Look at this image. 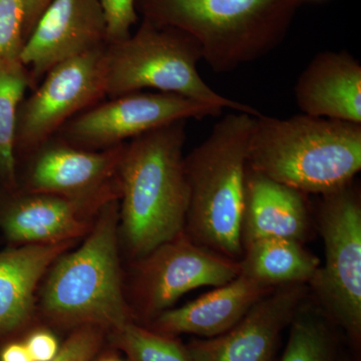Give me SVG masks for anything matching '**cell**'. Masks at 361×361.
<instances>
[{"mask_svg": "<svg viewBox=\"0 0 361 361\" xmlns=\"http://www.w3.org/2000/svg\"><path fill=\"white\" fill-rule=\"evenodd\" d=\"M111 332L114 343L122 349L129 361H193L187 348L172 337L133 322Z\"/></svg>", "mask_w": 361, "mask_h": 361, "instance_id": "44dd1931", "label": "cell"}, {"mask_svg": "<svg viewBox=\"0 0 361 361\" xmlns=\"http://www.w3.org/2000/svg\"><path fill=\"white\" fill-rule=\"evenodd\" d=\"M302 1L304 2V4H305V2L307 1H319V0H302Z\"/></svg>", "mask_w": 361, "mask_h": 361, "instance_id": "f546056e", "label": "cell"}, {"mask_svg": "<svg viewBox=\"0 0 361 361\" xmlns=\"http://www.w3.org/2000/svg\"><path fill=\"white\" fill-rule=\"evenodd\" d=\"M241 274L266 286L304 284L315 276L320 261L301 242L263 239L244 247Z\"/></svg>", "mask_w": 361, "mask_h": 361, "instance_id": "d6986e66", "label": "cell"}, {"mask_svg": "<svg viewBox=\"0 0 361 361\" xmlns=\"http://www.w3.org/2000/svg\"><path fill=\"white\" fill-rule=\"evenodd\" d=\"M126 144L94 151L51 137L27 156L30 161L18 190L63 196L94 193L118 178Z\"/></svg>", "mask_w": 361, "mask_h": 361, "instance_id": "5bb4252c", "label": "cell"}, {"mask_svg": "<svg viewBox=\"0 0 361 361\" xmlns=\"http://www.w3.org/2000/svg\"><path fill=\"white\" fill-rule=\"evenodd\" d=\"M52 0H25L26 14L25 25V39L32 32L40 16Z\"/></svg>", "mask_w": 361, "mask_h": 361, "instance_id": "4316f807", "label": "cell"}, {"mask_svg": "<svg viewBox=\"0 0 361 361\" xmlns=\"http://www.w3.org/2000/svg\"><path fill=\"white\" fill-rule=\"evenodd\" d=\"M108 44L101 0H52L20 54L35 89L54 66Z\"/></svg>", "mask_w": 361, "mask_h": 361, "instance_id": "7c38bea8", "label": "cell"}, {"mask_svg": "<svg viewBox=\"0 0 361 361\" xmlns=\"http://www.w3.org/2000/svg\"><path fill=\"white\" fill-rule=\"evenodd\" d=\"M8 195L0 207V230L20 245L75 241L90 233L108 202L120 199V180L82 196L27 193Z\"/></svg>", "mask_w": 361, "mask_h": 361, "instance_id": "8fae6325", "label": "cell"}, {"mask_svg": "<svg viewBox=\"0 0 361 361\" xmlns=\"http://www.w3.org/2000/svg\"><path fill=\"white\" fill-rule=\"evenodd\" d=\"M0 361H33L25 342L7 343L0 351Z\"/></svg>", "mask_w": 361, "mask_h": 361, "instance_id": "83f0119b", "label": "cell"}, {"mask_svg": "<svg viewBox=\"0 0 361 361\" xmlns=\"http://www.w3.org/2000/svg\"><path fill=\"white\" fill-rule=\"evenodd\" d=\"M23 342L33 361H52L61 349L56 337L45 329L35 330Z\"/></svg>", "mask_w": 361, "mask_h": 361, "instance_id": "484cf974", "label": "cell"}, {"mask_svg": "<svg viewBox=\"0 0 361 361\" xmlns=\"http://www.w3.org/2000/svg\"><path fill=\"white\" fill-rule=\"evenodd\" d=\"M304 115L361 123V66L345 51L316 54L294 87Z\"/></svg>", "mask_w": 361, "mask_h": 361, "instance_id": "9a60e30c", "label": "cell"}, {"mask_svg": "<svg viewBox=\"0 0 361 361\" xmlns=\"http://www.w3.org/2000/svg\"><path fill=\"white\" fill-rule=\"evenodd\" d=\"M140 260L137 296L145 314L151 316L170 310L187 292L222 286L241 272L236 260L195 243L184 232Z\"/></svg>", "mask_w": 361, "mask_h": 361, "instance_id": "30bf717a", "label": "cell"}, {"mask_svg": "<svg viewBox=\"0 0 361 361\" xmlns=\"http://www.w3.org/2000/svg\"><path fill=\"white\" fill-rule=\"evenodd\" d=\"M305 194L253 172L248 168L242 219V245L258 240L301 242L307 235Z\"/></svg>", "mask_w": 361, "mask_h": 361, "instance_id": "e0dca14e", "label": "cell"}, {"mask_svg": "<svg viewBox=\"0 0 361 361\" xmlns=\"http://www.w3.org/2000/svg\"><path fill=\"white\" fill-rule=\"evenodd\" d=\"M30 80L20 59H0V186L6 193L18 190L16 123Z\"/></svg>", "mask_w": 361, "mask_h": 361, "instance_id": "ffe728a7", "label": "cell"}, {"mask_svg": "<svg viewBox=\"0 0 361 361\" xmlns=\"http://www.w3.org/2000/svg\"><path fill=\"white\" fill-rule=\"evenodd\" d=\"M270 291L271 287L240 273L200 298L155 316L153 330L169 336L185 334L212 338L234 327Z\"/></svg>", "mask_w": 361, "mask_h": 361, "instance_id": "2e32d148", "label": "cell"}, {"mask_svg": "<svg viewBox=\"0 0 361 361\" xmlns=\"http://www.w3.org/2000/svg\"><path fill=\"white\" fill-rule=\"evenodd\" d=\"M248 168L303 194L348 186L361 170V123L297 115L255 116Z\"/></svg>", "mask_w": 361, "mask_h": 361, "instance_id": "7a4b0ae2", "label": "cell"}, {"mask_svg": "<svg viewBox=\"0 0 361 361\" xmlns=\"http://www.w3.org/2000/svg\"><path fill=\"white\" fill-rule=\"evenodd\" d=\"M304 294V284L268 292L225 334L190 343L192 360L272 361L280 334L293 319Z\"/></svg>", "mask_w": 361, "mask_h": 361, "instance_id": "4fadbf2b", "label": "cell"}, {"mask_svg": "<svg viewBox=\"0 0 361 361\" xmlns=\"http://www.w3.org/2000/svg\"><path fill=\"white\" fill-rule=\"evenodd\" d=\"M25 14V0H0V59H20Z\"/></svg>", "mask_w": 361, "mask_h": 361, "instance_id": "603a6c76", "label": "cell"}, {"mask_svg": "<svg viewBox=\"0 0 361 361\" xmlns=\"http://www.w3.org/2000/svg\"><path fill=\"white\" fill-rule=\"evenodd\" d=\"M118 218L116 198L97 214L85 243L54 263L40 297L42 313L54 324L115 330L132 322L121 280Z\"/></svg>", "mask_w": 361, "mask_h": 361, "instance_id": "5b68a950", "label": "cell"}, {"mask_svg": "<svg viewBox=\"0 0 361 361\" xmlns=\"http://www.w3.org/2000/svg\"><path fill=\"white\" fill-rule=\"evenodd\" d=\"M106 47L59 63L23 99L16 123V157L30 155L73 116L106 99Z\"/></svg>", "mask_w": 361, "mask_h": 361, "instance_id": "9c48e42d", "label": "cell"}, {"mask_svg": "<svg viewBox=\"0 0 361 361\" xmlns=\"http://www.w3.org/2000/svg\"><path fill=\"white\" fill-rule=\"evenodd\" d=\"M73 244H27L0 252V336L30 323L40 280Z\"/></svg>", "mask_w": 361, "mask_h": 361, "instance_id": "ac0fdd59", "label": "cell"}, {"mask_svg": "<svg viewBox=\"0 0 361 361\" xmlns=\"http://www.w3.org/2000/svg\"><path fill=\"white\" fill-rule=\"evenodd\" d=\"M302 0H135L141 20L193 37L218 73L257 61L283 42Z\"/></svg>", "mask_w": 361, "mask_h": 361, "instance_id": "3957f363", "label": "cell"}, {"mask_svg": "<svg viewBox=\"0 0 361 361\" xmlns=\"http://www.w3.org/2000/svg\"><path fill=\"white\" fill-rule=\"evenodd\" d=\"M254 120L232 111L184 160L190 235L195 243L233 260L243 255L247 149Z\"/></svg>", "mask_w": 361, "mask_h": 361, "instance_id": "277c9868", "label": "cell"}, {"mask_svg": "<svg viewBox=\"0 0 361 361\" xmlns=\"http://www.w3.org/2000/svg\"><path fill=\"white\" fill-rule=\"evenodd\" d=\"M202 51L187 33L141 20L127 39L106 44L104 75L106 97L144 90L179 94L200 103L230 110L262 115L249 104L215 92L199 73Z\"/></svg>", "mask_w": 361, "mask_h": 361, "instance_id": "8992f818", "label": "cell"}, {"mask_svg": "<svg viewBox=\"0 0 361 361\" xmlns=\"http://www.w3.org/2000/svg\"><path fill=\"white\" fill-rule=\"evenodd\" d=\"M186 125L170 123L126 144L118 173V231L134 257H145L184 232L189 207Z\"/></svg>", "mask_w": 361, "mask_h": 361, "instance_id": "6da1fadb", "label": "cell"}, {"mask_svg": "<svg viewBox=\"0 0 361 361\" xmlns=\"http://www.w3.org/2000/svg\"><path fill=\"white\" fill-rule=\"evenodd\" d=\"M348 185L323 195L320 230L325 263L311 280L330 315L355 341L361 334V205Z\"/></svg>", "mask_w": 361, "mask_h": 361, "instance_id": "52a82bcc", "label": "cell"}, {"mask_svg": "<svg viewBox=\"0 0 361 361\" xmlns=\"http://www.w3.org/2000/svg\"><path fill=\"white\" fill-rule=\"evenodd\" d=\"M106 21L108 44L127 39L139 21L135 0H101Z\"/></svg>", "mask_w": 361, "mask_h": 361, "instance_id": "d4e9b609", "label": "cell"}, {"mask_svg": "<svg viewBox=\"0 0 361 361\" xmlns=\"http://www.w3.org/2000/svg\"><path fill=\"white\" fill-rule=\"evenodd\" d=\"M97 361H123L120 360V358L116 357V356H104V357H102L101 360Z\"/></svg>", "mask_w": 361, "mask_h": 361, "instance_id": "f1b7e54d", "label": "cell"}, {"mask_svg": "<svg viewBox=\"0 0 361 361\" xmlns=\"http://www.w3.org/2000/svg\"><path fill=\"white\" fill-rule=\"evenodd\" d=\"M222 110L168 92H137L110 97L66 123L52 137L85 149L120 146L164 126L219 116Z\"/></svg>", "mask_w": 361, "mask_h": 361, "instance_id": "ba28073f", "label": "cell"}, {"mask_svg": "<svg viewBox=\"0 0 361 361\" xmlns=\"http://www.w3.org/2000/svg\"><path fill=\"white\" fill-rule=\"evenodd\" d=\"M297 313L281 361H329L331 346L325 325L310 313Z\"/></svg>", "mask_w": 361, "mask_h": 361, "instance_id": "7402d4cb", "label": "cell"}, {"mask_svg": "<svg viewBox=\"0 0 361 361\" xmlns=\"http://www.w3.org/2000/svg\"><path fill=\"white\" fill-rule=\"evenodd\" d=\"M103 336L104 329L99 327H78L61 346L52 361H90L101 348Z\"/></svg>", "mask_w": 361, "mask_h": 361, "instance_id": "cb8c5ba5", "label": "cell"}]
</instances>
